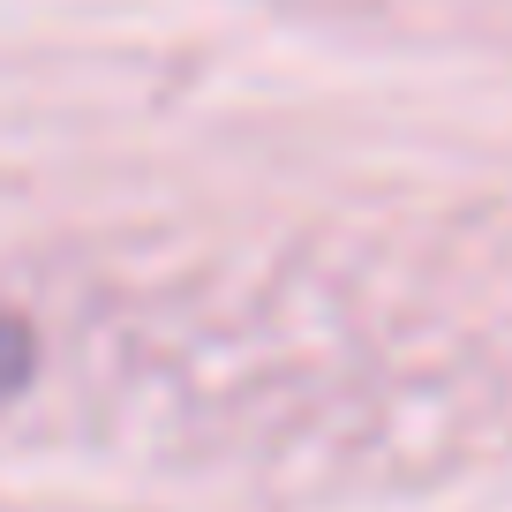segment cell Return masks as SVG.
I'll list each match as a JSON object with an SVG mask.
<instances>
[{"instance_id": "1", "label": "cell", "mask_w": 512, "mask_h": 512, "mask_svg": "<svg viewBox=\"0 0 512 512\" xmlns=\"http://www.w3.org/2000/svg\"><path fill=\"white\" fill-rule=\"evenodd\" d=\"M23 377H31V339H23V324L0 309V400H8Z\"/></svg>"}]
</instances>
